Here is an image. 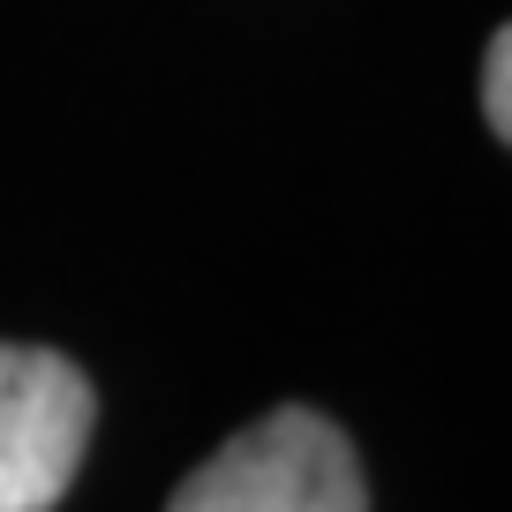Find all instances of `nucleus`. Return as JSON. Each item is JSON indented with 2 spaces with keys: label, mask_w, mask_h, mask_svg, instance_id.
<instances>
[{
  "label": "nucleus",
  "mask_w": 512,
  "mask_h": 512,
  "mask_svg": "<svg viewBox=\"0 0 512 512\" xmlns=\"http://www.w3.org/2000/svg\"><path fill=\"white\" fill-rule=\"evenodd\" d=\"M166 512H369V482L347 430L317 407H272L234 430Z\"/></svg>",
  "instance_id": "1"
},
{
  "label": "nucleus",
  "mask_w": 512,
  "mask_h": 512,
  "mask_svg": "<svg viewBox=\"0 0 512 512\" xmlns=\"http://www.w3.org/2000/svg\"><path fill=\"white\" fill-rule=\"evenodd\" d=\"M98 392L53 347H0V512H53L83 467Z\"/></svg>",
  "instance_id": "2"
},
{
  "label": "nucleus",
  "mask_w": 512,
  "mask_h": 512,
  "mask_svg": "<svg viewBox=\"0 0 512 512\" xmlns=\"http://www.w3.org/2000/svg\"><path fill=\"white\" fill-rule=\"evenodd\" d=\"M482 113H490V136L505 144L512 136V38L497 31L490 53H482Z\"/></svg>",
  "instance_id": "3"
}]
</instances>
